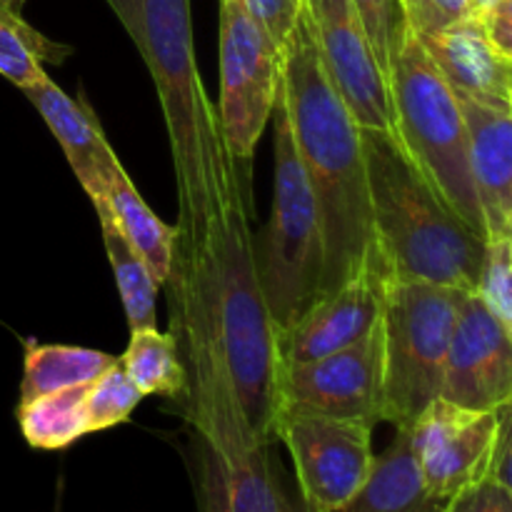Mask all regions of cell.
I'll return each instance as SVG.
<instances>
[{
	"label": "cell",
	"instance_id": "cell-1",
	"mask_svg": "<svg viewBox=\"0 0 512 512\" xmlns=\"http://www.w3.org/2000/svg\"><path fill=\"white\" fill-rule=\"evenodd\" d=\"M168 283L173 335L188 360L183 395L198 510L310 512L285 483L275 440L258 435L245 420L200 265L175 260Z\"/></svg>",
	"mask_w": 512,
	"mask_h": 512
},
{
	"label": "cell",
	"instance_id": "cell-19",
	"mask_svg": "<svg viewBox=\"0 0 512 512\" xmlns=\"http://www.w3.org/2000/svg\"><path fill=\"white\" fill-rule=\"evenodd\" d=\"M443 500L425 485L408 430L375 455L368 478L340 508L330 512H443Z\"/></svg>",
	"mask_w": 512,
	"mask_h": 512
},
{
	"label": "cell",
	"instance_id": "cell-5",
	"mask_svg": "<svg viewBox=\"0 0 512 512\" xmlns=\"http://www.w3.org/2000/svg\"><path fill=\"white\" fill-rule=\"evenodd\" d=\"M180 263H198L203 270L245 420L255 433L275 440L283 370L280 328L270 315L255 270L250 195L235 200L210 228L200 253Z\"/></svg>",
	"mask_w": 512,
	"mask_h": 512
},
{
	"label": "cell",
	"instance_id": "cell-10",
	"mask_svg": "<svg viewBox=\"0 0 512 512\" xmlns=\"http://www.w3.org/2000/svg\"><path fill=\"white\" fill-rule=\"evenodd\" d=\"M373 430L368 420L280 410L273 433L293 455L305 508L330 512L363 485L375 458Z\"/></svg>",
	"mask_w": 512,
	"mask_h": 512
},
{
	"label": "cell",
	"instance_id": "cell-12",
	"mask_svg": "<svg viewBox=\"0 0 512 512\" xmlns=\"http://www.w3.org/2000/svg\"><path fill=\"white\" fill-rule=\"evenodd\" d=\"M280 410L380 423L383 405V315L358 343L305 363H283Z\"/></svg>",
	"mask_w": 512,
	"mask_h": 512
},
{
	"label": "cell",
	"instance_id": "cell-9",
	"mask_svg": "<svg viewBox=\"0 0 512 512\" xmlns=\"http://www.w3.org/2000/svg\"><path fill=\"white\" fill-rule=\"evenodd\" d=\"M283 53L240 0H220V128L230 153L250 163L273 115Z\"/></svg>",
	"mask_w": 512,
	"mask_h": 512
},
{
	"label": "cell",
	"instance_id": "cell-31",
	"mask_svg": "<svg viewBox=\"0 0 512 512\" xmlns=\"http://www.w3.org/2000/svg\"><path fill=\"white\" fill-rule=\"evenodd\" d=\"M443 512H512V488L488 478L445 500Z\"/></svg>",
	"mask_w": 512,
	"mask_h": 512
},
{
	"label": "cell",
	"instance_id": "cell-7",
	"mask_svg": "<svg viewBox=\"0 0 512 512\" xmlns=\"http://www.w3.org/2000/svg\"><path fill=\"white\" fill-rule=\"evenodd\" d=\"M270 118L275 125L273 210L265 228L253 235V258L265 303L283 333L320 295L323 230L280 90Z\"/></svg>",
	"mask_w": 512,
	"mask_h": 512
},
{
	"label": "cell",
	"instance_id": "cell-14",
	"mask_svg": "<svg viewBox=\"0 0 512 512\" xmlns=\"http://www.w3.org/2000/svg\"><path fill=\"white\" fill-rule=\"evenodd\" d=\"M385 270L375 245L350 278L318 295L288 330L280 333L283 363H305L358 343L383 315Z\"/></svg>",
	"mask_w": 512,
	"mask_h": 512
},
{
	"label": "cell",
	"instance_id": "cell-2",
	"mask_svg": "<svg viewBox=\"0 0 512 512\" xmlns=\"http://www.w3.org/2000/svg\"><path fill=\"white\" fill-rule=\"evenodd\" d=\"M105 3L128 30L158 88L180 203L175 260L195 258L220 215L250 195L248 163L230 153L218 105L200 78L190 0Z\"/></svg>",
	"mask_w": 512,
	"mask_h": 512
},
{
	"label": "cell",
	"instance_id": "cell-28",
	"mask_svg": "<svg viewBox=\"0 0 512 512\" xmlns=\"http://www.w3.org/2000/svg\"><path fill=\"white\" fill-rule=\"evenodd\" d=\"M475 295L498 323L512 333V235L485 238Z\"/></svg>",
	"mask_w": 512,
	"mask_h": 512
},
{
	"label": "cell",
	"instance_id": "cell-15",
	"mask_svg": "<svg viewBox=\"0 0 512 512\" xmlns=\"http://www.w3.org/2000/svg\"><path fill=\"white\" fill-rule=\"evenodd\" d=\"M440 398L473 410H498L512 403V333L475 293L465 295L460 305Z\"/></svg>",
	"mask_w": 512,
	"mask_h": 512
},
{
	"label": "cell",
	"instance_id": "cell-26",
	"mask_svg": "<svg viewBox=\"0 0 512 512\" xmlns=\"http://www.w3.org/2000/svg\"><path fill=\"white\" fill-rule=\"evenodd\" d=\"M143 400V393L125 375L120 358H115L98 378L90 383L88 398H85V415H88V433L115 428L125 423Z\"/></svg>",
	"mask_w": 512,
	"mask_h": 512
},
{
	"label": "cell",
	"instance_id": "cell-8",
	"mask_svg": "<svg viewBox=\"0 0 512 512\" xmlns=\"http://www.w3.org/2000/svg\"><path fill=\"white\" fill-rule=\"evenodd\" d=\"M468 290L385 275L380 423L408 430L443 388L445 358Z\"/></svg>",
	"mask_w": 512,
	"mask_h": 512
},
{
	"label": "cell",
	"instance_id": "cell-33",
	"mask_svg": "<svg viewBox=\"0 0 512 512\" xmlns=\"http://www.w3.org/2000/svg\"><path fill=\"white\" fill-rule=\"evenodd\" d=\"M23 5H25V0H0V13L20 15L23 13Z\"/></svg>",
	"mask_w": 512,
	"mask_h": 512
},
{
	"label": "cell",
	"instance_id": "cell-27",
	"mask_svg": "<svg viewBox=\"0 0 512 512\" xmlns=\"http://www.w3.org/2000/svg\"><path fill=\"white\" fill-rule=\"evenodd\" d=\"M353 8L365 30L375 63L388 83L395 55H398L405 35L410 33L403 0H353Z\"/></svg>",
	"mask_w": 512,
	"mask_h": 512
},
{
	"label": "cell",
	"instance_id": "cell-6",
	"mask_svg": "<svg viewBox=\"0 0 512 512\" xmlns=\"http://www.w3.org/2000/svg\"><path fill=\"white\" fill-rule=\"evenodd\" d=\"M395 135L420 173L478 235L485 233L483 210L470 173L468 128L448 80L413 33L405 35L388 75Z\"/></svg>",
	"mask_w": 512,
	"mask_h": 512
},
{
	"label": "cell",
	"instance_id": "cell-18",
	"mask_svg": "<svg viewBox=\"0 0 512 512\" xmlns=\"http://www.w3.org/2000/svg\"><path fill=\"white\" fill-rule=\"evenodd\" d=\"M418 40L455 93L512 105V58L495 48L475 15Z\"/></svg>",
	"mask_w": 512,
	"mask_h": 512
},
{
	"label": "cell",
	"instance_id": "cell-3",
	"mask_svg": "<svg viewBox=\"0 0 512 512\" xmlns=\"http://www.w3.org/2000/svg\"><path fill=\"white\" fill-rule=\"evenodd\" d=\"M280 98L323 230L320 295L358 270L375 248L360 125L330 83L308 15L300 13L283 48Z\"/></svg>",
	"mask_w": 512,
	"mask_h": 512
},
{
	"label": "cell",
	"instance_id": "cell-23",
	"mask_svg": "<svg viewBox=\"0 0 512 512\" xmlns=\"http://www.w3.org/2000/svg\"><path fill=\"white\" fill-rule=\"evenodd\" d=\"M120 365L143 398H183L188 388V370L180 360V343L173 333H160L158 328L130 330L128 348Z\"/></svg>",
	"mask_w": 512,
	"mask_h": 512
},
{
	"label": "cell",
	"instance_id": "cell-16",
	"mask_svg": "<svg viewBox=\"0 0 512 512\" xmlns=\"http://www.w3.org/2000/svg\"><path fill=\"white\" fill-rule=\"evenodd\" d=\"M455 93V90H453ZM468 128L470 173L485 233L512 235V105L455 93Z\"/></svg>",
	"mask_w": 512,
	"mask_h": 512
},
{
	"label": "cell",
	"instance_id": "cell-4",
	"mask_svg": "<svg viewBox=\"0 0 512 512\" xmlns=\"http://www.w3.org/2000/svg\"><path fill=\"white\" fill-rule=\"evenodd\" d=\"M373 235L393 278L473 293L485 238L453 213L393 133L360 130Z\"/></svg>",
	"mask_w": 512,
	"mask_h": 512
},
{
	"label": "cell",
	"instance_id": "cell-17",
	"mask_svg": "<svg viewBox=\"0 0 512 512\" xmlns=\"http://www.w3.org/2000/svg\"><path fill=\"white\" fill-rule=\"evenodd\" d=\"M23 93L30 100V105L38 110L40 118L45 120L50 133L58 138L70 170L83 185L88 198H105L108 180L120 160L105 140L103 128H100L98 118L88 108V103L83 98H70L48 75L30 88H23Z\"/></svg>",
	"mask_w": 512,
	"mask_h": 512
},
{
	"label": "cell",
	"instance_id": "cell-29",
	"mask_svg": "<svg viewBox=\"0 0 512 512\" xmlns=\"http://www.w3.org/2000/svg\"><path fill=\"white\" fill-rule=\"evenodd\" d=\"M403 8L415 38L435 35L475 15L470 0H403Z\"/></svg>",
	"mask_w": 512,
	"mask_h": 512
},
{
	"label": "cell",
	"instance_id": "cell-24",
	"mask_svg": "<svg viewBox=\"0 0 512 512\" xmlns=\"http://www.w3.org/2000/svg\"><path fill=\"white\" fill-rule=\"evenodd\" d=\"M113 355L78 345H25V368L20 383V403L48 395L53 390L95 380L110 363Z\"/></svg>",
	"mask_w": 512,
	"mask_h": 512
},
{
	"label": "cell",
	"instance_id": "cell-30",
	"mask_svg": "<svg viewBox=\"0 0 512 512\" xmlns=\"http://www.w3.org/2000/svg\"><path fill=\"white\" fill-rule=\"evenodd\" d=\"M240 3L283 53L285 43L303 13V0H240Z\"/></svg>",
	"mask_w": 512,
	"mask_h": 512
},
{
	"label": "cell",
	"instance_id": "cell-34",
	"mask_svg": "<svg viewBox=\"0 0 512 512\" xmlns=\"http://www.w3.org/2000/svg\"><path fill=\"white\" fill-rule=\"evenodd\" d=\"M490 3H493V0H470V5H473V13H478V10L488 8Z\"/></svg>",
	"mask_w": 512,
	"mask_h": 512
},
{
	"label": "cell",
	"instance_id": "cell-32",
	"mask_svg": "<svg viewBox=\"0 0 512 512\" xmlns=\"http://www.w3.org/2000/svg\"><path fill=\"white\" fill-rule=\"evenodd\" d=\"M475 18L495 48L512 58V0H493L488 8L478 10Z\"/></svg>",
	"mask_w": 512,
	"mask_h": 512
},
{
	"label": "cell",
	"instance_id": "cell-21",
	"mask_svg": "<svg viewBox=\"0 0 512 512\" xmlns=\"http://www.w3.org/2000/svg\"><path fill=\"white\" fill-rule=\"evenodd\" d=\"M90 203H93L95 213H98L105 253H108L110 268H113L115 283H118V293L120 300H123L128 328H155V320H158L155 300H158L160 283L153 278V273H150L148 265L143 263V258L130 248V243L123 238L118 225L113 223L108 203H105L103 198H95L90 200Z\"/></svg>",
	"mask_w": 512,
	"mask_h": 512
},
{
	"label": "cell",
	"instance_id": "cell-11",
	"mask_svg": "<svg viewBox=\"0 0 512 512\" xmlns=\"http://www.w3.org/2000/svg\"><path fill=\"white\" fill-rule=\"evenodd\" d=\"M425 485L438 500L493 478L495 455L510 435V405L473 410L433 398L408 428Z\"/></svg>",
	"mask_w": 512,
	"mask_h": 512
},
{
	"label": "cell",
	"instance_id": "cell-22",
	"mask_svg": "<svg viewBox=\"0 0 512 512\" xmlns=\"http://www.w3.org/2000/svg\"><path fill=\"white\" fill-rule=\"evenodd\" d=\"M93 380L53 390L18 405V423L30 448L63 450L88 433L85 398Z\"/></svg>",
	"mask_w": 512,
	"mask_h": 512
},
{
	"label": "cell",
	"instance_id": "cell-20",
	"mask_svg": "<svg viewBox=\"0 0 512 512\" xmlns=\"http://www.w3.org/2000/svg\"><path fill=\"white\" fill-rule=\"evenodd\" d=\"M105 203H108L113 223L128 240L130 248L143 258L148 265L153 278L160 285L168 283L170 273L175 265V250H178V225H168L145 205L140 198L138 188L123 165H115L113 175L108 180V190H105Z\"/></svg>",
	"mask_w": 512,
	"mask_h": 512
},
{
	"label": "cell",
	"instance_id": "cell-13",
	"mask_svg": "<svg viewBox=\"0 0 512 512\" xmlns=\"http://www.w3.org/2000/svg\"><path fill=\"white\" fill-rule=\"evenodd\" d=\"M303 8L320 63L360 130L395 135L388 83L375 63L353 0H303Z\"/></svg>",
	"mask_w": 512,
	"mask_h": 512
},
{
	"label": "cell",
	"instance_id": "cell-25",
	"mask_svg": "<svg viewBox=\"0 0 512 512\" xmlns=\"http://www.w3.org/2000/svg\"><path fill=\"white\" fill-rule=\"evenodd\" d=\"M73 53L70 45L45 38L40 30L25 23L23 15L0 13V75L15 88H30L45 78L43 63L60 65Z\"/></svg>",
	"mask_w": 512,
	"mask_h": 512
}]
</instances>
